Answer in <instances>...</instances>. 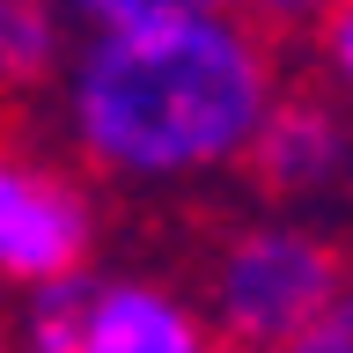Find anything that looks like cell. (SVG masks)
<instances>
[{"label": "cell", "mask_w": 353, "mask_h": 353, "mask_svg": "<svg viewBox=\"0 0 353 353\" xmlns=\"http://www.w3.org/2000/svg\"><path fill=\"white\" fill-rule=\"evenodd\" d=\"M287 52L236 8H184L118 30H81L52 103L66 154L110 192H199L243 170Z\"/></svg>", "instance_id": "cell-1"}, {"label": "cell", "mask_w": 353, "mask_h": 353, "mask_svg": "<svg viewBox=\"0 0 353 353\" xmlns=\"http://www.w3.org/2000/svg\"><path fill=\"white\" fill-rule=\"evenodd\" d=\"M353 272L339 228L294 206L228 221L199 265V302L214 316L221 353H287V339L339 294Z\"/></svg>", "instance_id": "cell-2"}, {"label": "cell", "mask_w": 353, "mask_h": 353, "mask_svg": "<svg viewBox=\"0 0 353 353\" xmlns=\"http://www.w3.org/2000/svg\"><path fill=\"white\" fill-rule=\"evenodd\" d=\"M103 243V206L74 162H52L0 118V287L88 272Z\"/></svg>", "instance_id": "cell-3"}, {"label": "cell", "mask_w": 353, "mask_h": 353, "mask_svg": "<svg viewBox=\"0 0 353 353\" xmlns=\"http://www.w3.org/2000/svg\"><path fill=\"white\" fill-rule=\"evenodd\" d=\"M243 176L265 192V206H294V214H324L353 199V110L316 81H280L250 132Z\"/></svg>", "instance_id": "cell-4"}, {"label": "cell", "mask_w": 353, "mask_h": 353, "mask_svg": "<svg viewBox=\"0 0 353 353\" xmlns=\"http://www.w3.org/2000/svg\"><path fill=\"white\" fill-rule=\"evenodd\" d=\"M81 353H221L199 287L170 272H88Z\"/></svg>", "instance_id": "cell-5"}, {"label": "cell", "mask_w": 353, "mask_h": 353, "mask_svg": "<svg viewBox=\"0 0 353 353\" xmlns=\"http://www.w3.org/2000/svg\"><path fill=\"white\" fill-rule=\"evenodd\" d=\"M74 22L59 0H0V110L52 96L66 52H74Z\"/></svg>", "instance_id": "cell-6"}, {"label": "cell", "mask_w": 353, "mask_h": 353, "mask_svg": "<svg viewBox=\"0 0 353 353\" xmlns=\"http://www.w3.org/2000/svg\"><path fill=\"white\" fill-rule=\"evenodd\" d=\"M30 302L15 316V353H81V294L88 272H59V280L22 287Z\"/></svg>", "instance_id": "cell-7"}, {"label": "cell", "mask_w": 353, "mask_h": 353, "mask_svg": "<svg viewBox=\"0 0 353 353\" xmlns=\"http://www.w3.org/2000/svg\"><path fill=\"white\" fill-rule=\"evenodd\" d=\"M309 74L324 96L353 110V0H324L309 15Z\"/></svg>", "instance_id": "cell-8"}, {"label": "cell", "mask_w": 353, "mask_h": 353, "mask_svg": "<svg viewBox=\"0 0 353 353\" xmlns=\"http://www.w3.org/2000/svg\"><path fill=\"white\" fill-rule=\"evenodd\" d=\"M74 30H118L148 15H184V8H228V0H59Z\"/></svg>", "instance_id": "cell-9"}, {"label": "cell", "mask_w": 353, "mask_h": 353, "mask_svg": "<svg viewBox=\"0 0 353 353\" xmlns=\"http://www.w3.org/2000/svg\"><path fill=\"white\" fill-rule=\"evenodd\" d=\"M287 353H353V272L339 280V294L287 339Z\"/></svg>", "instance_id": "cell-10"}, {"label": "cell", "mask_w": 353, "mask_h": 353, "mask_svg": "<svg viewBox=\"0 0 353 353\" xmlns=\"http://www.w3.org/2000/svg\"><path fill=\"white\" fill-rule=\"evenodd\" d=\"M228 8H236V15H250L258 22V30H272V37H302L309 30V15H316V8H324V0H228Z\"/></svg>", "instance_id": "cell-11"}]
</instances>
